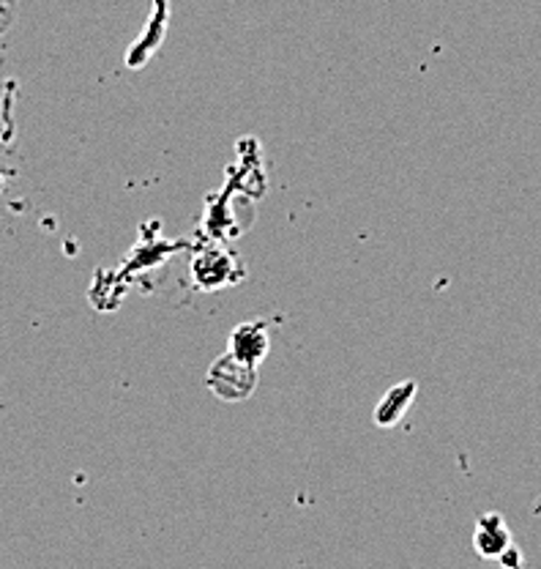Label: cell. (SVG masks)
<instances>
[{"label": "cell", "instance_id": "obj_2", "mask_svg": "<svg viewBox=\"0 0 541 569\" xmlns=\"http://www.w3.org/2000/svg\"><path fill=\"white\" fill-rule=\"evenodd\" d=\"M410 400H413V389H410L405 397H402V387L391 391V395L383 400V406H391V411L378 413V422L380 425H394L397 419H400L402 413H405V408L410 406Z\"/></svg>", "mask_w": 541, "mask_h": 569}, {"label": "cell", "instance_id": "obj_1", "mask_svg": "<svg viewBox=\"0 0 541 569\" xmlns=\"http://www.w3.org/2000/svg\"><path fill=\"white\" fill-rule=\"evenodd\" d=\"M511 548V533L498 515H487L481 518L479 531H475V550L487 559H501Z\"/></svg>", "mask_w": 541, "mask_h": 569}, {"label": "cell", "instance_id": "obj_3", "mask_svg": "<svg viewBox=\"0 0 541 569\" xmlns=\"http://www.w3.org/2000/svg\"><path fill=\"white\" fill-rule=\"evenodd\" d=\"M3 187H6V181H3V173H0V192H3Z\"/></svg>", "mask_w": 541, "mask_h": 569}]
</instances>
